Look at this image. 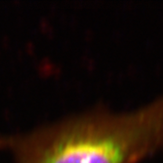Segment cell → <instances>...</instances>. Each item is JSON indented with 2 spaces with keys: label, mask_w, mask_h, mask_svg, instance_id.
<instances>
[{
  "label": "cell",
  "mask_w": 163,
  "mask_h": 163,
  "mask_svg": "<svg viewBox=\"0 0 163 163\" xmlns=\"http://www.w3.org/2000/svg\"><path fill=\"white\" fill-rule=\"evenodd\" d=\"M17 163H137L163 149V95L132 112L93 113L19 138Z\"/></svg>",
  "instance_id": "cell-1"
}]
</instances>
